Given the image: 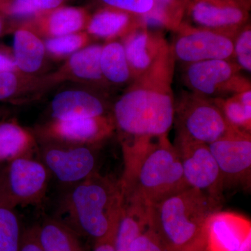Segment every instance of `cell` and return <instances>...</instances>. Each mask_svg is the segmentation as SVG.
<instances>
[{"label": "cell", "instance_id": "4316f807", "mask_svg": "<svg viewBox=\"0 0 251 251\" xmlns=\"http://www.w3.org/2000/svg\"><path fill=\"white\" fill-rule=\"evenodd\" d=\"M90 35L86 31L48 39L45 41L46 52L57 58L72 55L88 46Z\"/></svg>", "mask_w": 251, "mask_h": 251}, {"label": "cell", "instance_id": "cb8c5ba5", "mask_svg": "<svg viewBox=\"0 0 251 251\" xmlns=\"http://www.w3.org/2000/svg\"><path fill=\"white\" fill-rule=\"evenodd\" d=\"M152 44V39L147 31H138L129 36L124 47L130 73L141 74L153 67Z\"/></svg>", "mask_w": 251, "mask_h": 251}, {"label": "cell", "instance_id": "ab89813d", "mask_svg": "<svg viewBox=\"0 0 251 251\" xmlns=\"http://www.w3.org/2000/svg\"><path fill=\"white\" fill-rule=\"evenodd\" d=\"M5 111L2 108H0V117H2L4 115Z\"/></svg>", "mask_w": 251, "mask_h": 251}, {"label": "cell", "instance_id": "f546056e", "mask_svg": "<svg viewBox=\"0 0 251 251\" xmlns=\"http://www.w3.org/2000/svg\"><path fill=\"white\" fill-rule=\"evenodd\" d=\"M110 7L127 13L143 15L149 12L153 6V0H101Z\"/></svg>", "mask_w": 251, "mask_h": 251}, {"label": "cell", "instance_id": "8992f818", "mask_svg": "<svg viewBox=\"0 0 251 251\" xmlns=\"http://www.w3.org/2000/svg\"><path fill=\"white\" fill-rule=\"evenodd\" d=\"M175 147L179 153L186 184L202 191L221 209L224 180L209 145L177 137Z\"/></svg>", "mask_w": 251, "mask_h": 251}, {"label": "cell", "instance_id": "1f68e13d", "mask_svg": "<svg viewBox=\"0 0 251 251\" xmlns=\"http://www.w3.org/2000/svg\"><path fill=\"white\" fill-rule=\"evenodd\" d=\"M20 251H43L38 241L36 226L24 230Z\"/></svg>", "mask_w": 251, "mask_h": 251}, {"label": "cell", "instance_id": "30bf717a", "mask_svg": "<svg viewBox=\"0 0 251 251\" xmlns=\"http://www.w3.org/2000/svg\"><path fill=\"white\" fill-rule=\"evenodd\" d=\"M115 128L112 117L103 115L70 120L52 119L41 126L39 133L44 141L94 146L108 138Z\"/></svg>", "mask_w": 251, "mask_h": 251}, {"label": "cell", "instance_id": "d4e9b609", "mask_svg": "<svg viewBox=\"0 0 251 251\" xmlns=\"http://www.w3.org/2000/svg\"><path fill=\"white\" fill-rule=\"evenodd\" d=\"M43 89L41 77L18 71L0 72V102H14L22 94Z\"/></svg>", "mask_w": 251, "mask_h": 251}, {"label": "cell", "instance_id": "d6a6232c", "mask_svg": "<svg viewBox=\"0 0 251 251\" xmlns=\"http://www.w3.org/2000/svg\"><path fill=\"white\" fill-rule=\"evenodd\" d=\"M1 71L18 70L15 63L12 49L0 44V72Z\"/></svg>", "mask_w": 251, "mask_h": 251}, {"label": "cell", "instance_id": "ba28073f", "mask_svg": "<svg viewBox=\"0 0 251 251\" xmlns=\"http://www.w3.org/2000/svg\"><path fill=\"white\" fill-rule=\"evenodd\" d=\"M40 151L41 161L62 184L74 186L98 172L93 146L45 141Z\"/></svg>", "mask_w": 251, "mask_h": 251}, {"label": "cell", "instance_id": "f35d334b", "mask_svg": "<svg viewBox=\"0 0 251 251\" xmlns=\"http://www.w3.org/2000/svg\"><path fill=\"white\" fill-rule=\"evenodd\" d=\"M238 251H251V234L246 239Z\"/></svg>", "mask_w": 251, "mask_h": 251}, {"label": "cell", "instance_id": "7c38bea8", "mask_svg": "<svg viewBox=\"0 0 251 251\" xmlns=\"http://www.w3.org/2000/svg\"><path fill=\"white\" fill-rule=\"evenodd\" d=\"M251 234V221L240 214L216 211L206 224L205 240L208 251H238Z\"/></svg>", "mask_w": 251, "mask_h": 251}, {"label": "cell", "instance_id": "ffe728a7", "mask_svg": "<svg viewBox=\"0 0 251 251\" xmlns=\"http://www.w3.org/2000/svg\"><path fill=\"white\" fill-rule=\"evenodd\" d=\"M148 228V207L124 200L115 230V251H128L133 241Z\"/></svg>", "mask_w": 251, "mask_h": 251}, {"label": "cell", "instance_id": "7402d4cb", "mask_svg": "<svg viewBox=\"0 0 251 251\" xmlns=\"http://www.w3.org/2000/svg\"><path fill=\"white\" fill-rule=\"evenodd\" d=\"M130 25L129 13L108 6L90 16L85 31L90 36L111 39L124 34Z\"/></svg>", "mask_w": 251, "mask_h": 251}, {"label": "cell", "instance_id": "ac0fdd59", "mask_svg": "<svg viewBox=\"0 0 251 251\" xmlns=\"http://www.w3.org/2000/svg\"><path fill=\"white\" fill-rule=\"evenodd\" d=\"M13 34L12 51L18 70L27 75H34L45 59V42L23 22L18 23Z\"/></svg>", "mask_w": 251, "mask_h": 251}, {"label": "cell", "instance_id": "277c9868", "mask_svg": "<svg viewBox=\"0 0 251 251\" xmlns=\"http://www.w3.org/2000/svg\"><path fill=\"white\" fill-rule=\"evenodd\" d=\"M204 193L188 187L148 207V227L168 251H180L205 239L208 220L219 211Z\"/></svg>", "mask_w": 251, "mask_h": 251}, {"label": "cell", "instance_id": "74e56055", "mask_svg": "<svg viewBox=\"0 0 251 251\" xmlns=\"http://www.w3.org/2000/svg\"><path fill=\"white\" fill-rule=\"evenodd\" d=\"M180 251H208L207 249H206V240L204 239L202 242L198 243L196 245L186 248V249H183V250Z\"/></svg>", "mask_w": 251, "mask_h": 251}, {"label": "cell", "instance_id": "484cf974", "mask_svg": "<svg viewBox=\"0 0 251 251\" xmlns=\"http://www.w3.org/2000/svg\"><path fill=\"white\" fill-rule=\"evenodd\" d=\"M23 233L14 209L0 205V251H20Z\"/></svg>", "mask_w": 251, "mask_h": 251}, {"label": "cell", "instance_id": "3957f363", "mask_svg": "<svg viewBox=\"0 0 251 251\" xmlns=\"http://www.w3.org/2000/svg\"><path fill=\"white\" fill-rule=\"evenodd\" d=\"M163 80H150L127 91L114 105L122 149L167 136L174 122L173 96Z\"/></svg>", "mask_w": 251, "mask_h": 251}, {"label": "cell", "instance_id": "f1b7e54d", "mask_svg": "<svg viewBox=\"0 0 251 251\" xmlns=\"http://www.w3.org/2000/svg\"><path fill=\"white\" fill-rule=\"evenodd\" d=\"M234 53L240 67L251 72V31L250 27L244 28L234 44Z\"/></svg>", "mask_w": 251, "mask_h": 251}, {"label": "cell", "instance_id": "4dcf8cb0", "mask_svg": "<svg viewBox=\"0 0 251 251\" xmlns=\"http://www.w3.org/2000/svg\"><path fill=\"white\" fill-rule=\"evenodd\" d=\"M128 251H168L164 244L150 228L136 238Z\"/></svg>", "mask_w": 251, "mask_h": 251}, {"label": "cell", "instance_id": "836d02e7", "mask_svg": "<svg viewBox=\"0 0 251 251\" xmlns=\"http://www.w3.org/2000/svg\"><path fill=\"white\" fill-rule=\"evenodd\" d=\"M18 24L15 18L0 11V39L14 33Z\"/></svg>", "mask_w": 251, "mask_h": 251}, {"label": "cell", "instance_id": "4fadbf2b", "mask_svg": "<svg viewBox=\"0 0 251 251\" xmlns=\"http://www.w3.org/2000/svg\"><path fill=\"white\" fill-rule=\"evenodd\" d=\"M90 16L85 8L61 6L40 11L23 23L41 38L48 39L85 31Z\"/></svg>", "mask_w": 251, "mask_h": 251}, {"label": "cell", "instance_id": "6da1fadb", "mask_svg": "<svg viewBox=\"0 0 251 251\" xmlns=\"http://www.w3.org/2000/svg\"><path fill=\"white\" fill-rule=\"evenodd\" d=\"M124 200L149 207L189 187L176 148L167 136L122 149Z\"/></svg>", "mask_w": 251, "mask_h": 251}, {"label": "cell", "instance_id": "5b68a950", "mask_svg": "<svg viewBox=\"0 0 251 251\" xmlns=\"http://www.w3.org/2000/svg\"><path fill=\"white\" fill-rule=\"evenodd\" d=\"M0 168V205H37L46 198L51 175L45 165L32 157H21Z\"/></svg>", "mask_w": 251, "mask_h": 251}, {"label": "cell", "instance_id": "44dd1931", "mask_svg": "<svg viewBox=\"0 0 251 251\" xmlns=\"http://www.w3.org/2000/svg\"><path fill=\"white\" fill-rule=\"evenodd\" d=\"M36 229L43 251H85L78 234L60 219H46Z\"/></svg>", "mask_w": 251, "mask_h": 251}, {"label": "cell", "instance_id": "9c48e42d", "mask_svg": "<svg viewBox=\"0 0 251 251\" xmlns=\"http://www.w3.org/2000/svg\"><path fill=\"white\" fill-rule=\"evenodd\" d=\"M226 186L249 188L251 176V133L238 130L209 144Z\"/></svg>", "mask_w": 251, "mask_h": 251}, {"label": "cell", "instance_id": "8fae6325", "mask_svg": "<svg viewBox=\"0 0 251 251\" xmlns=\"http://www.w3.org/2000/svg\"><path fill=\"white\" fill-rule=\"evenodd\" d=\"M174 50L180 60L188 63L227 59L234 54V42L227 34L210 29H193L178 38Z\"/></svg>", "mask_w": 251, "mask_h": 251}, {"label": "cell", "instance_id": "e0dca14e", "mask_svg": "<svg viewBox=\"0 0 251 251\" xmlns=\"http://www.w3.org/2000/svg\"><path fill=\"white\" fill-rule=\"evenodd\" d=\"M54 120H70L103 116L105 107L93 94L82 90H66L57 94L50 105Z\"/></svg>", "mask_w": 251, "mask_h": 251}, {"label": "cell", "instance_id": "603a6c76", "mask_svg": "<svg viewBox=\"0 0 251 251\" xmlns=\"http://www.w3.org/2000/svg\"><path fill=\"white\" fill-rule=\"evenodd\" d=\"M100 66L103 77L112 83H125L131 74L125 47L119 42H111L103 46Z\"/></svg>", "mask_w": 251, "mask_h": 251}, {"label": "cell", "instance_id": "d6986e66", "mask_svg": "<svg viewBox=\"0 0 251 251\" xmlns=\"http://www.w3.org/2000/svg\"><path fill=\"white\" fill-rule=\"evenodd\" d=\"M37 150L35 135L17 120L0 121V164L21 157H32Z\"/></svg>", "mask_w": 251, "mask_h": 251}, {"label": "cell", "instance_id": "7a4b0ae2", "mask_svg": "<svg viewBox=\"0 0 251 251\" xmlns=\"http://www.w3.org/2000/svg\"><path fill=\"white\" fill-rule=\"evenodd\" d=\"M123 202L120 180L97 172L71 186L60 206V220L94 244L115 232Z\"/></svg>", "mask_w": 251, "mask_h": 251}, {"label": "cell", "instance_id": "d590c367", "mask_svg": "<svg viewBox=\"0 0 251 251\" xmlns=\"http://www.w3.org/2000/svg\"><path fill=\"white\" fill-rule=\"evenodd\" d=\"M115 232L109 237L94 243L92 251H115Z\"/></svg>", "mask_w": 251, "mask_h": 251}, {"label": "cell", "instance_id": "83f0119b", "mask_svg": "<svg viewBox=\"0 0 251 251\" xmlns=\"http://www.w3.org/2000/svg\"><path fill=\"white\" fill-rule=\"evenodd\" d=\"M227 121L234 128L251 133V104L244 103L239 94L217 104Z\"/></svg>", "mask_w": 251, "mask_h": 251}, {"label": "cell", "instance_id": "9a60e30c", "mask_svg": "<svg viewBox=\"0 0 251 251\" xmlns=\"http://www.w3.org/2000/svg\"><path fill=\"white\" fill-rule=\"evenodd\" d=\"M103 46L91 45L69 56L55 72L43 76L44 87L66 80L98 82L103 79L100 59Z\"/></svg>", "mask_w": 251, "mask_h": 251}, {"label": "cell", "instance_id": "52a82bcc", "mask_svg": "<svg viewBox=\"0 0 251 251\" xmlns=\"http://www.w3.org/2000/svg\"><path fill=\"white\" fill-rule=\"evenodd\" d=\"M177 128L179 138L207 145L239 130L229 123L219 105L198 97L181 104Z\"/></svg>", "mask_w": 251, "mask_h": 251}, {"label": "cell", "instance_id": "8d00e7d4", "mask_svg": "<svg viewBox=\"0 0 251 251\" xmlns=\"http://www.w3.org/2000/svg\"><path fill=\"white\" fill-rule=\"evenodd\" d=\"M11 0H0V11L11 16Z\"/></svg>", "mask_w": 251, "mask_h": 251}, {"label": "cell", "instance_id": "e575fe53", "mask_svg": "<svg viewBox=\"0 0 251 251\" xmlns=\"http://www.w3.org/2000/svg\"><path fill=\"white\" fill-rule=\"evenodd\" d=\"M36 9L40 11H48L62 6L65 0H31Z\"/></svg>", "mask_w": 251, "mask_h": 251}, {"label": "cell", "instance_id": "2e32d148", "mask_svg": "<svg viewBox=\"0 0 251 251\" xmlns=\"http://www.w3.org/2000/svg\"><path fill=\"white\" fill-rule=\"evenodd\" d=\"M237 67L226 59H211L190 63L186 72L188 85L198 94L212 95L229 83Z\"/></svg>", "mask_w": 251, "mask_h": 251}, {"label": "cell", "instance_id": "5bb4252c", "mask_svg": "<svg viewBox=\"0 0 251 251\" xmlns=\"http://www.w3.org/2000/svg\"><path fill=\"white\" fill-rule=\"evenodd\" d=\"M190 14L199 25L220 32L234 30L248 17L245 6L237 0H194Z\"/></svg>", "mask_w": 251, "mask_h": 251}]
</instances>
